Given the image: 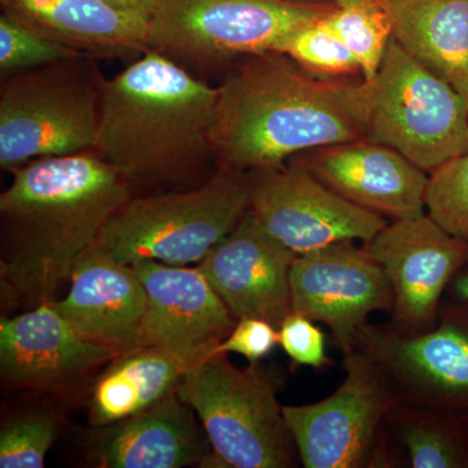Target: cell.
Listing matches in <instances>:
<instances>
[{
    "instance_id": "3957f363",
    "label": "cell",
    "mask_w": 468,
    "mask_h": 468,
    "mask_svg": "<svg viewBox=\"0 0 468 468\" xmlns=\"http://www.w3.org/2000/svg\"><path fill=\"white\" fill-rule=\"evenodd\" d=\"M218 98V88L149 48L103 82L94 150L125 178L133 196L183 184L215 158Z\"/></svg>"
},
{
    "instance_id": "484cf974",
    "label": "cell",
    "mask_w": 468,
    "mask_h": 468,
    "mask_svg": "<svg viewBox=\"0 0 468 468\" xmlns=\"http://www.w3.org/2000/svg\"><path fill=\"white\" fill-rule=\"evenodd\" d=\"M328 15L294 30L273 51L285 54L315 75L360 73L358 61L335 33Z\"/></svg>"
},
{
    "instance_id": "836d02e7",
    "label": "cell",
    "mask_w": 468,
    "mask_h": 468,
    "mask_svg": "<svg viewBox=\"0 0 468 468\" xmlns=\"http://www.w3.org/2000/svg\"><path fill=\"white\" fill-rule=\"evenodd\" d=\"M0 2H2L3 7H5V5H7L9 2H11V0H0Z\"/></svg>"
},
{
    "instance_id": "cb8c5ba5",
    "label": "cell",
    "mask_w": 468,
    "mask_h": 468,
    "mask_svg": "<svg viewBox=\"0 0 468 468\" xmlns=\"http://www.w3.org/2000/svg\"><path fill=\"white\" fill-rule=\"evenodd\" d=\"M328 20L358 61L362 79L374 81L393 38L384 0H340Z\"/></svg>"
},
{
    "instance_id": "7402d4cb",
    "label": "cell",
    "mask_w": 468,
    "mask_h": 468,
    "mask_svg": "<svg viewBox=\"0 0 468 468\" xmlns=\"http://www.w3.org/2000/svg\"><path fill=\"white\" fill-rule=\"evenodd\" d=\"M187 368L158 347L140 346L120 354L92 388L90 423L107 427L150 409L177 392Z\"/></svg>"
},
{
    "instance_id": "e0dca14e",
    "label": "cell",
    "mask_w": 468,
    "mask_h": 468,
    "mask_svg": "<svg viewBox=\"0 0 468 468\" xmlns=\"http://www.w3.org/2000/svg\"><path fill=\"white\" fill-rule=\"evenodd\" d=\"M120 353L85 338L51 303L0 320V374L27 389H63Z\"/></svg>"
},
{
    "instance_id": "d6a6232c",
    "label": "cell",
    "mask_w": 468,
    "mask_h": 468,
    "mask_svg": "<svg viewBox=\"0 0 468 468\" xmlns=\"http://www.w3.org/2000/svg\"><path fill=\"white\" fill-rule=\"evenodd\" d=\"M452 86H454V88L460 91L462 98H463L464 101H466L468 110V77H466V79L460 80V81L454 82Z\"/></svg>"
},
{
    "instance_id": "8992f818",
    "label": "cell",
    "mask_w": 468,
    "mask_h": 468,
    "mask_svg": "<svg viewBox=\"0 0 468 468\" xmlns=\"http://www.w3.org/2000/svg\"><path fill=\"white\" fill-rule=\"evenodd\" d=\"M84 58L5 79L0 91V165L94 150L101 80Z\"/></svg>"
},
{
    "instance_id": "9a60e30c",
    "label": "cell",
    "mask_w": 468,
    "mask_h": 468,
    "mask_svg": "<svg viewBox=\"0 0 468 468\" xmlns=\"http://www.w3.org/2000/svg\"><path fill=\"white\" fill-rule=\"evenodd\" d=\"M295 254L246 212L198 264L237 320H266L277 329L292 313Z\"/></svg>"
},
{
    "instance_id": "ba28073f",
    "label": "cell",
    "mask_w": 468,
    "mask_h": 468,
    "mask_svg": "<svg viewBox=\"0 0 468 468\" xmlns=\"http://www.w3.org/2000/svg\"><path fill=\"white\" fill-rule=\"evenodd\" d=\"M366 140L392 147L431 174L468 153L466 101L392 38L378 73Z\"/></svg>"
},
{
    "instance_id": "7a4b0ae2",
    "label": "cell",
    "mask_w": 468,
    "mask_h": 468,
    "mask_svg": "<svg viewBox=\"0 0 468 468\" xmlns=\"http://www.w3.org/2000/svg\"><path fill=\"white\" fill-rule=\"evenodd\" d=\"M277 51L246 58L218 86L211 141L218 165L261 172L306 151L366 140L374 81L319 79Z\"/></svg>"
},
{
    "instance_id": "7c38bea8",
    "label": "cell",
    "mask_w": 468,
    "mask_h": 468,
    "mask_svg": "<svg viewBox=\"0 0 468 468\" xmlns=\"http://www.w3.org/2000/svg\"><path fill=\"white\" fill-rule=\"evenodd\" d=\"M249 211L268 233L304 254L337 242H367L389 220L354 205L294 162L251 172Z\"/></svg>"
},
{
    "instance_id": "e575fe53",
    "label": "cell",
    "mask_w": 468,
    "mask_h": 468,
    "mask_svg": "<svg viewBox=\"0 0 468 468\" xmlns=\"http://www.w3.org/2000/svg\"><path fill=\"white\" fill-rule=\"evenodd\" d=\"M332 2L337 3V2H340V0H332Z\"/></svg>"
},
{
    "instance_id": "4316f807",
    "label": "cell",
    "mask_w": 468,
    "mask_h": 468,
    "mask_svg": "<svg viewBox=\"0 0 468 468\" xmlns=\"http://www.w3.org/2000/svg\"><path fill=\"white\" fill-rule=\"evenodd\" d=\"M426 212L446 232L468 241V153L431 172Z\"/></svg>"
},
{
    "instance_id": "4fadbf2b",
    "label": "cell",
    "mask_w": 468,
    "mask_h": 468,
    "mask_svg": "<svg viewBox=\"0 0 468 468\" xmlns=\"http://www.w3.org/2000/svg\"><path fill=\"white\" fill-rule=\"evenodd\" d=\"M292 313L323 323L346 354L377 311L390 313L393 288L378 261L354 242H337L295 257L291 271Z\"/></svg>"
},
{
    "instance_id": "9c48e42d",
    "label": "cell",
    "mask_w": 468,
    "mask_h": 468,
    "mask_svg": "<svg viewBox=\"0 0 468 468\" xmlns=\"http://www.w3.org/2000/svg\"><path fill=\"white\" fill-rule=\"evenodd\" d=\"M345 378L316 403L282 406L304 468H367L388 415L402 402L377 360L354 347L344 354Z\"/></svg>"
},
{
    "instance_id": "f1b7e54d",
    "label": "cell",
    "mask_w": 468,
    "mask_h": 468,
    "mask_svg": "<svg viewBox=\"0 0 468 468\" xmlns=\"http://www.w3.org/2000/svg\"><path fill=\"white\" fill-rule=\"evenodd\" d=\"M313 320L291 313L279 326V345L295 366L323 369L332 365L326 356V335Z\"/></svg>"
},
{
    "instance_id": "1f68e13d",
    "label": "cell",
    "mask_w": 468,
    "mask_h": 468,
    "mask_svg": "<svg viewBox=\"0 0 468 468\" xmlns=\"http://www.w3.org/2000/svg\"><path fill=\"white\" fill-rule=\"evenodd\" d=\"M446 297L468 300V264L454 277L446 292Z\"/></svg>"
},
{
    "instance_id": "2e32d148",
    "label": "cell",
    "mask_w": 468,
    "mask_h": 468,
    "mask_svg": "<svg viewBox=\"0 0 468 468\" xmlns=\"http://www.w3.org/2000/svg\"><path fill=\"white\" fill-rule=\"evenodd\" d=\"M291 160L347 201L388 220L426 214L430 174L387 144L362 140L306 151Z\"/></svg>"
},
{
    "instance_id": "5b68a950",
    "label": "cell",
    "mask_w": 468,
    "mask_h": 468,
    "mask_svg": "<svg viewBox=\"0 0 468 468\" xmlns=\"http://www.w3.org/2000/svg\"><path fill=\"white\" fill-rule=\"evenodd\" d=\"M177 394L201 419L224 467L291 468L301 462L275 381L258 363L239 369L227 354L209 356L186 369Z\"/></svg>"
},
{
    "instance_id": "d4e9b609",
    "label": "cell",
    "mask_w": 468,
    "mask_h": 468,
    "mask_svg": "<svg viewBox=\"0 0 468 468\" xmlns=\"http://www.w3.org/2000/svg\"><path fill=\"white\" fill-rule=\"evenodd\" d=\"M81 58L86 57L48 38L15 15L5 11L0 16V73L3 79Z\"/></svg>"
},
{
    "instance_id": "83f0119b",
    "label": "cell",
    "mask_w": 468,
    "mask_h": 468,
    "mask_svg": "<svg viewBox=\"0 0 468 468\" xmlns=\"http://www.w3.org/2000/svg\"><path fill=\"white\" fill-rule=\"evenodd\" d=\"M58 435L57 419L48 412L12 418L0 431V467L42 468Z\"/></svg>"
},
{
    "instance_id": "ac0fdd59",
    "label": "cell",
    "mask_w": 468,
    "mask_h": 468,
    "mask_svg": "<svg viewBox=\"0 0 468 468\" xmlns=\"http://www.w3.org/2000/svg\"><path fill=\"white\" fill-rule=\"evenodd\" d=\"M51 304L92 343L120 354L144 346L147 294L131 264L92 250L73 271L66 297Z\"/></svg>"
},
{
    "instance_id": "f546056e",
    "label": "cell",
    "mask_w": 468,
    "mask_h": 468,
    "mask_svg": "<svg viewBox=\"0 0 468 468\" xmlns=\"http://www.w3.org/2000/svg\"><path fill=\"white\" fill-rule=\"evenodd\" d=\"M279 344V329L266 320L245 318L237 320L226 340L218 344L212 356L237 353L245 356L250 365H257Z\"/></svg>"
},
{
    "instance_id": "52a82bcc",
    "label": "cell",
    "mask_w": 468,
    "mask_h": 468,
    "mask_svg": "<svg viewBox=\"0 0 468 468\" xmlns=\"http://www.w3.org/2000/svg\"><path fill=\"white\" fill-rule=\"evenodd\" d=\"M335 7L306 0H162L149 20L147 46L177 63L214 66L273 51Z\"/></svg>"
},
{
    "instance_id": "6da1fadb",
    "label": "cell",
    "mask_w": 468,
    "mask_h": 468,
    "mask_svg": "<svg viewBox=\"0 0 468 468\" xmlns=\"http://www.w3.org/2000/svg\"><path fill=\"white\" fill-rule=\"evenodd\" d=\"M132 197L125 178L95 150L15 168L0 194L3 297L27 310L57 300Z\"/></svg>"
},
{
    "instance_id": "5bb4252c",
    "label": "cell",
    "mask_w": 468,
    "mask_h": 468,
    "mask_svg": "<svg viewBox=\"0 0 468 468\" xmlns=\"http://www.w3.org/2000/svg\"><path fill=\"white\" fill-rule=\"evenodd\" d=\"M146 289L144 346L158 347L187 367L212 356L237 319L199 267L144 260L132 264Z\"/></svg>"
},
{
    "instance_id": "ffe728a7",
    "label": "cell",
    "mask_w": 468,
    "mask_h": 468,
    "mask_svg": "<svg viewBox=\"0 0 468 468\" xmlns=\"http://www.w3.org/2000/svg\"><path fill=\"white\" fill-rule=\"evenodd\" d=\"M5 11L86 58L149 50V18L106 0H11Z\"/></svg>"
},
{
    "instance_id": "30bf717a",
    "label": "cell",
    "mask_w": 468,
    "mask_h": 468,
    "mask_svg": "<svg viewBox=\"0 0 468 468\" xmlns=\"http://www.w3.org/2000/svg\"><path fill=\"white\" fill-rule=\"evenodd\" d=\"M356 346L377 360L402 402L468 415V300L445 295L426 334L403 335L367 323Z\"/></svg>"
},
{
    "instance_id": "8fae6325",
    "label": "cell",
    "mask_w": 468,
    "mask_h": 468,
    "mask_svg": "<svg viewBox=\"0 0 468 468\" xmlns=\"http://www.w3.org/2000/svg\"><path fill=\"white\" fill-rule=\"evenodd\" d=\"M362 248L392 284L388 324L403 335L431 331L449 286L468 264L467 239L446 232L426 212L389 221Z\"/></svg>"
},
{
    "instance_id": "603a6c76",
    "label": "cell",
    "mask_w": 468,
    "mask_h": 468,
    "mask_svg": "<svg viewBox=\"0 0 468 468\" xmlns=\"http://www.w3.org/2000/svg\"><path fill=\"white\" fill-rule=\"evenodd\" d=\"M388 431L414 468H468V415L401 402Z\"/></svg>"
},
{
    "instance_id": "44dd1931",
    "label": "cell",
    "mask_w": 468,
    "mask_h": 468,
    "mask_svg": "<svg viewBox=\"0 0 468 468\" xmlns=\"http://www.w3.org/2000/svg\"><path fill=\"white\" fill-rule=\"evenodd\" d=\"M393 39L454 84L468 77V0H384Z\"/></svg>"
},
{
    "instance_id": "4dcf8cb0",
    "label": "cell",
    "mask_w": 468,
    "mask_h": 468,
    "mask_svg": "<svg viewBox=\"0 0 468 468\" xmlns=\"http://www.w3.org/2000/svg\"><path fill=\"white\" fill-rule=\"evenodd\" d=\"M106 2L117 8L140 15V16L150 20L151 15L154 14L162 0H106Z\"/></svg>"
},
{
    "instance_id": "d6986e66",
    "label": "cell",
    "mask_w": 468,
    "mask_h": 468,
    "mask_svg": "<svg viewBox=\"0 0 468 468\" xmlns=\"http://www.w3.org/2000/svg\"><path fill=\"white\" fill-rule=\"evenodd\" d=\"M194 414L176 392L134 417L101 427L92 449L98 466L181 468L202 463L209 452Z\"/></svg>"
},
{
    "instance_id": "277c9868",
    "label": "cell",
    "mask_w": 468,
    "mask_h": 468,
    "mask_svg": "<svg viewBox=\"0 0 468 468\" xmlns=\"http://www.w3.org/2000/svg\"><path fill=\"white\" fill-rule=\"evenodd\" d=\"M249 172L218 165L198 186L133 196L113 215L94 251L120 263H201L250 208Z\"/></svg>"
}]
</instances>
